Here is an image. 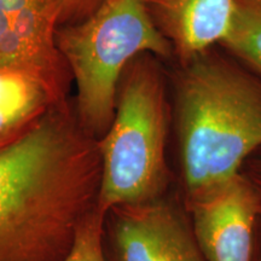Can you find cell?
Segmentation results:
<instances>
[{
    "mask_svg": "<svg viewBox=\"0 0 261 261\" xmlns=\"http://www.w3.org/2000/svg\"><path fill=\"white\" fill-rule=\"evenodd\" d=\"M97 139L67 102L0 149V261H62L97 210Z\"/></svg>",
    "mask_w": 261,
    "mask_h": 261,
    "instance_id": "cell-1",
    "label": "cell"
},
{
    "mask_svg": "<svg viewBox=\"0 0 261 261\" xmlns=\"http://www.w3.org/2000/svg\"><path fill=\"white\" fill-rule=\"evenodd\" d=\"M174 106L187 205L238 177L261 149V79L213 47L180 64Z\"/></svg>",
    "mask_w": 261,
    "mask_h": 261,
    "instance_id": "cell-2",
    "label": "cell"
},
{
    "mask_svg": "<svg viewBox=\"0 0 261 261\" xmlns=\"http://www.w3.org/2000/svg\"><path fill=\"white\" fill-rule=\"evenodd\" d=\"M154 57L142 55L126 68L115 116L97 140L102 171L97 208L103 214L167 192L169 108L165 76Z\"/></svg>",
    "mask_w": 261,
    "mask_h": 261,
    "instance_id": "cell-3",
    "label": "cell"
},
{
    "mask_svg": "<svg viewBox=\"0 0 261 261\" xmlns=\"http://www.w3.org/2000/svg\"><path fill=\"white\" fill-rule=\"evenodd\" d=\"M56 42L76 85L75 112L97 140L115 116L126 68L142 55L174 56L145 0H104L86 18L60 25Z\"/></svg>",
    "mask_w": 261,
    "mask_h": 261,
    "instance_id": "cell-4",
    "label": "cell"
},
{
    "mask_svg": "<svg viewBox=\"0 0 261 261\" xmlns=\"http://www.w3.org/2000/svg\"><path fill=\"white\" fill-rule=\"evenodd\" d=\"M184 210L166 195L106 214L112 261H205Z\"/></svg>",
    "mask_w": 261,
    "mask_h": 261,
    "instance_id": "cell-5",
    "label": "cell"
},
{
    "mask_svg": "<svg viewBox=\"0 0 261 261\" xmlns=\"http://www.w3.org/2000/svg\"><path fill=\"white\" fill-rule=\"evenodd\" d=\"M205 261H253L260 220L255 190L243 173L185 205Z\"/></svg>",
    "mask_w": 261,
    "mask_h": 261,
    "instance_id": "cell-6",
    "label": "cell"
},
{
    "mask_svg": "<svg viewBox=\"0 0 261 261\" xmlns=\"http://www.w3.org/2000/svg\"><path fill=\"white\" fill-rule=\"evenodd\" d=\"M58 27L56 0H0V67L40 71L68 84Z\"/></svg>",
    "mask_w": 261,
    "mask_h": 261,
    "instance_id": "cell-7",
    "label": "cell"
},
{
    "mask_svg": "<svg viewBox=\"0 0 261 261\" xmlns=\"http://www.w3.org/2000/svg\"><path fill=\"white\" fill-rule=\"evenodd\" d=\"M179 64L219 46L232 24L236 0H145Z\"/></svg>",
    "mask_w": 261,
    "mask_h": 261,
    "instance_id": "cell-8",
    "label": "cell"
},
{
    "mask_svg": "<svg viewBox=\"0 0 261 261\" xmlns=\"http://www.w3.org/2000/svg\"><path fill=\"white\" fill-rule=\"evenodd\" d=\"M68 84L40 71L0 67V149L23 137L65 100Z\"/></svg>",
    "mask_w": 261,
    "mask_h": 261,
    "instance_id": "cell-9",
    "label": "cell"
},
{
    "mask_svg": "<svg viewBox=\"0 0 261 261\" xmlns=\"http://www.w3.org/2000/svg\"><path fill=\"white\" fill-rule=\"evenodd\" d=\"M219 46L261 79V0H236L232 24Z\"/></svg>",
    "mask_w": 261,
    "mask_h": 261,
    "instance_id": "cell-10",
    "label": "cell"
},
{
    "mask_svg": "<svg viewBox=\"0 0 261 261\" xmlns=\"http://www.w3.org/2000/svg\"><path fill=\"white\" fill-rule=\"evenodd\" d=\"M106 214L93 211L77 230L70 252L62 261H108L103 237Z\"/></svg>",
    "mask_w": 261,
    "mask_h": 261,
    "instance_id": "cell-11",
    "label": "cell"
},
{
    "mask_svg": "<svg viewBox=\"0 0 261 261\" xmlns=\"http://www.w3.org/2000/svg\"><path fill=\"white\" fill-rule=\"evenodd\" d=\"M60 9V25L75 23L96 11L104 0H56Z\"/></svg>",
    "mask_w": 261,
    "mask_h": 261,
    "instance_id": "cell-12",
    "label": "cell"
},
{
    "mask_svg": "<svg viewBox=\"0 0 261 261\" xmlns=\"http://www.w3.org/2000/svg\"><path fill=\"white\" fill-rule=\"evenodd\" d=\"M243 174L252 182L257 198V207L261 219V159H255L252 162L248 161L243 167Z\"/></svg>",
    "mask_w": 261,
    "mask_h": 261,
    "instance_id": "cell-13",
    "label": "cell"
},
{
    "mask_svg": "<svg viewBox=\"0 0 261 261\" xmlns=\"http://www.w3.org/2000/svg\"><path fill=\"white\" fill-rule=\"evenodd\" d=\"M260 223H261V219H260ZM253 261H261V231H260L259 226H257V228H256L255 250H254V260Z\"/></svg>",
    "mask_w": 261,
    "mask_h": 261,
    "instance_id": "cell-14",
    "label": "cell"
}]
</instances>
